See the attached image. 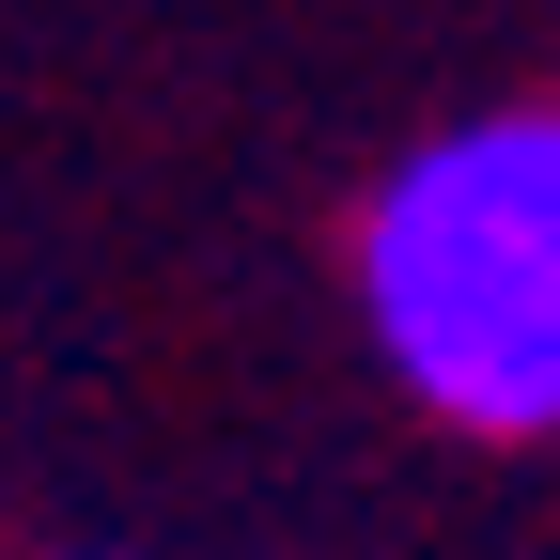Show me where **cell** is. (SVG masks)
<instances>
[{"mask_svg": "<svg viewBox=\"0 0 560 560\" xmlns=\"http://www.w3.org/2000/svg\"><path fill=\"white\" fill-rule=\"evenodd\" d=\"M342 296H359L374 374L436 436L545 452L560 436V94L420 125L359 187Z\"/></svg>", "mask_w": 560, "mask_h": 560, "instance_id": "cell-1", "label": "cell"}]
</instances>
